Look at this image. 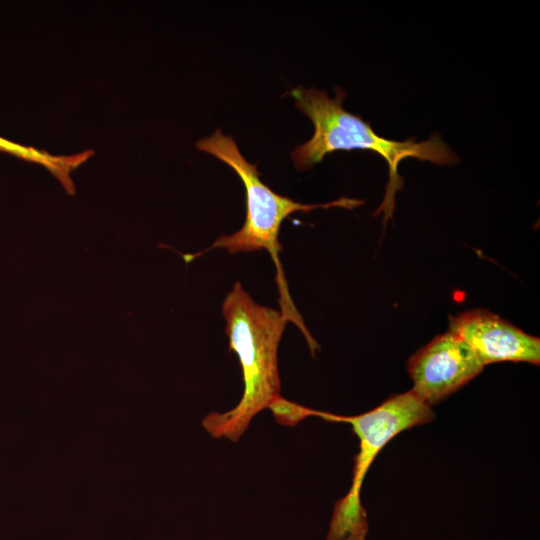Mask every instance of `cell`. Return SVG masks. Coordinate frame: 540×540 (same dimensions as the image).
Here are the masks:
<instances>
[{
  "label": "cell",
  "instance_id": "6da1fadb",
  "mask_svg": "<svg viewBox=\"0 0 540 540\" xmlns=\"http://www.w3.org/2000/svg\"><path fill=\"white\" fill-rule=\"evenodd\" d=\"M335 91L333 98L314 87L306 89L298 86L290 91L296 107L314 125L313 136L297 146L291 157L297 169L306 170L334 151L359 149L379 154L388 165L389 179L383 200L374 215L382 213L385 226L387 220L393 217L395 194L403 188V180L398 173V166L403 159L415 158L452 166L458 162V158L438 133H433L428 140L421 142L415 141V138L396 141L379 136L360 115L344 109L346 93L339 87H335Z\"/></svg>",
  "mask_w": 540,
  "mask_h": 540
},
{
  "label": "cell",
  "instance_id": "7a4b0ae2",
  "mask_svg": "<svg viewBox=\"0 0 540 540\" xmlns=\"http://www.w3.org/2000/svg\"><path fill=\"white\" fill-rule=\"evenodd\" d=\"M229 350L238 356L244 390L238 404L205 416L202 425L213 438L236 442L252 418L280 397L278 346L288 319L281 311L258 304L237 282L225 297Z\"/></svg>",
  "mask_w": 540,
  "mask_h": 540
},
{
  "label": "cell",
  "instance_id": "3957f363",
  "mask_svg": "<svg viewBox=\"0 0 540 540\" xmlns=\"http://www.w3.org/2000/svg\"><path fill=\"white\" fill-rule=\"evenodd\" d=\"M196 146L200 151L213 155L231 167L241 179L246 195V217L243 226L230 235L217 238L201 253L215 248H223L230 254L266 250L276 266L280 311L302 331L307 343L312 342L313 337L290 297L279 259L282 249L279 242L281 224L289 215L298 211L308 213L313 209L331 207L353 209L363 201L342 197L323 204H304L274 192L260 179L257 165L248 162L232 136L223 134L220 129L199 140Z\"/></svg>",
  "mask_w": 540,
  "mask_h": 540
},
{
  "label": "cell",
  "instance_id": "277c9868",
  "mask_svg": "<svg viewBox=\"0 0 540 540\" xmlns=\"http://www.w3.org/2000/svg\"><path fill=\"white\" fill-rule=\"evenodd\" d=\"M311 416L348 423L359 439L352 483L347 494L334 505L326 540H365L369 524L360 494L369 467L392 438L406 429L431 422L435 417L434 412L430 405L410 390L392 395L374 409L356 416H342L314 409L311 410Z\"/></svg>",
  "mask_w": 540,
  "mask_h": 540
},
{
  "label": "cell",
  "instance_id": "5b68a950",
  "mask_svg": "<svg viewBox=\"0 0 540 540\" xmlns=\"http://www.w3.org/2000/svg\"><path fill=\"white\" fill-rule=\"evenodd\" d=\"M483 368L475 352L449 330L437 335L407 362L412 391L430 406L466 385Z\"/></svg>",
  "mask_w": 540,
  "mask_h": 540
},
{
  "label": "cell",
  "instance_id": "8992f818",
  "mask_svg": "<svg viewBox=\"0 0 540 540\" xmlns=\"http://www.w3.org/2000/svg\"><path fill=\"white\" fill-rule=\"evenodd\" d=\"M448 330L460 337L484 366L502 361L540 364V339L488 310L450 316Z\"/></svg>",
  "mask_w": 540,
  "mask_h": 540
},
{
  "label": "cell",
  "instance_id": "52a82bcc",
  "mask_svg": "<svg viewBox=\"0 0 540 540\" xmlns=\"http://www.w3.org/2000/svg\"><path fill=\"white\" fill-rule=\"evenodd\" d=\"M0 151L12 154L13 156L25 161L44 166L61 181L63 186L70 193H73L74 189L70 178V172L76 169L93 154L91 150H87L85 152L69 156L51 155L46 151H42L31 146L18 144L1 136Z\"/></svg>",
  "mask_w": 540,
  "mask_h": 540
}]
</instances>
